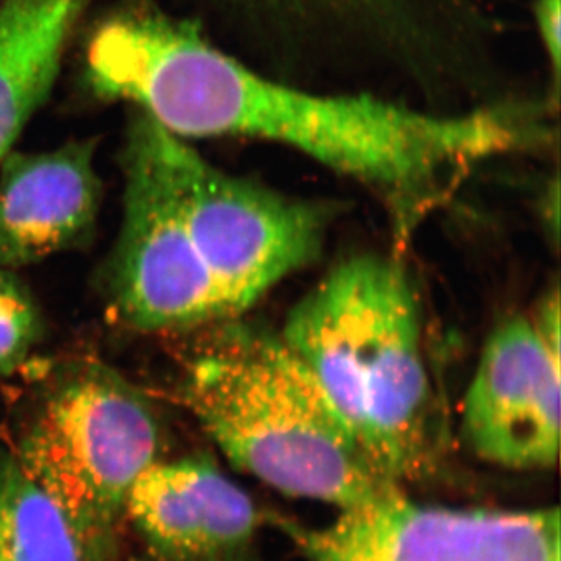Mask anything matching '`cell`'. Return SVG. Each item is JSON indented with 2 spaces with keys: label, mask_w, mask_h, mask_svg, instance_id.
I'll return each instance as SVG.
<instances>
[{
  "label": "cell",
  "mask_w": 561,
  "mask_h": 561,
  "mask_svg": "<svg viewBox=\"0 0 561 561\" xmlns=\"http://www.w3.org/2000/svg\"><path fill=\"white\" fill-rule=\"evenodd\" d=\"M279 334L387 479L404 486L434 474L440 420L419 298L400 262L371 253L341 262Z\"/></svg>",
  "instance_id": "obj_1"
},
{
  "label": "cell",
  "mask_w": 561,
  "mask_h": 561,
  "mask_svg": "<svg viewBox=\"0 0 561 561\" xmlns=\"http://www.w3.org/2000/svg\"><path fill=\"white\" fill-rule=\"evenodd\" d=\"M181 394L239 470L337 511L402 489L376 468L280 334L236 319L203 328Z\"/></svg>",
  "instance_id": "obj_2"
},
{
  "label": "cell",
  "mask_w": 561,
  "mask_h": 561,
  "mask_svg": "<svg viewBox=\"0 0 561 561\" xmlns=\"http://www.w3.org/2000/svg\"><path fill=\"white\" fill-rule=\"evenodd\" d=\"M158 451L146 400L113 371L87 365L39 398L11 454L68 519L83 561H119L128 496Z\"/></svg>",
  "instance_id": "obj_3"
},
{
  "label": "cell",
  "mask_w": 561,
  "mask_h": 561,
  "mask_svg": "<svg viewBox=\"0 0 561 561\" xmlns=\"http://www.w3.org/2000/svg\"><path fill=\"white\" fill-rule=\"evenodd\" d=\"M158 146L192 250L232 317L319 257L321 206L219 171L161 125Z\"/></svg>",
  "instance_id": "obj_4"
},
{
  "label": "cell",
  "mask_w": 561,
  "mask_h": 561,
  "mask_svg": "<svg viewBox=\"0 0 561 561\" xmlns=\"http://www.w3.org/2000/svg\"><path fill=\"white\" fill-rule=\"evenodd\" d=\"M124 221L110 264L114 316L138 331L203 330L236 319L192 250L158 147V124L144 114L124 153Z\"/></svg>",
  "instance_id": "obj_5"
},
{
  "label": "cell",
  "mask_w": 561,
  "mask_h": 561,
  "mask_svg": "<svg viewBox=\"0 0 561 561\" xmlns=\"http://www.w3.org/2000/svg\"><path fill=\"white\" fill-rule=\"evenodd\" d=\"M276 524L306 561H561L559 508L443 507L394 489L323 527Z\"/></svg>",
  "instance_id": "obj_6"
},
{
  "label": "cell",
  "mask_w": 561,
  "mask_h": 561,
  "mask_svg": "<svg viewBox=\"0 0 561 561\" xmlns=\"http://www.w3.org/2000/svg\"><path fill=\"white\" fill-rule=\"evenodd\" d=\"M560 360V337L530 317L491 332L461 404V437L476 457L516 471L557 463Z\"/></svg>",
  "instance_id": "obj_7"
},
{
  "label": "cell",
  "mask_w": 561,
  "mask_h": 561,
  "mask_svg": "<svg viewBox=\"0 0 561 561\" xmlns=\"http://www.w3.org/2000/svg\"><path fill=\"white\" fill-rule=\"evenodd\" d=\"M127 519L151 561H256L260 511L203 457L154 461L131 489Z\"/></svg>",
  "instance_id": "obj_8"
},
{
  "label": "cell",
  "mask_w": 561,
  "mask_h": 561,
  "mask_svg": "<svg viewBox=\"0 0 561 561\" xmlns=\"http://www.w3.org/2000/svg\"><path fill=\"white\" fill-rule=\"evenodd\" d=\"M101 208L90 142L10 153L0 164V267H27L83 245Z\"/></svg>",
  "instance_id": "obj_9"
},
{
  "label": "cell",
  "mask_w": 561,
  "mask_h": 561,
  "mask_svg": "<svg viewBox=\"0 0 561 561\" xmlns=\"http://www.w3.org/2000/svg\"><path fill=\"white\" fill-rule=\"evenodd\" d=\"M80 0H3L0 5V164L49 94Z\"/></svg>",
  "instance_id": "obj_10"
},
{
  "label": "cell",
  "mask_w": 561,
  "mask_h": 561,
  "mask_svg": "<svg viewBox=\"0 0 561 561\" xmlns=\"http://www.w3.org/2000/svg\"><path fill=\"white\" fill-rule=\"evenodd\" d=\"M0 561H83L68 519L7 451H0Z\"/></svg>",
  "instance_id": "obj_11"
},
{
  "label": "cell",
  "mask_w": 561,
  "mask_h": 561,
  "mask_svg": "<svg viewBox=\"0 0 561 561\" xmlns=\"http://www.w3.org/2000/svg\"><path fill=\"white\" fill-rule=\"evenodd\" d=\"M43 331V317L32 291L16 273L0 267V379L28 360Z\"/></svg>",
  "instance_id": "obj_12"
},
{
  "label": "cell",
  "mask_w": 561,
  "mask_h": 561,
  "mask_svg": "<svg viewBox=\"0 0 561 561\" xmlns=\"http://www.w3.org/2000/svg\"><path fill=\"white\" fill-rule=\"evenodd\" d=\"M538 35L551 68L561 62V0H535Z\"/></svg>",
  "instance_id": "obj_13"
}]
</instances>
